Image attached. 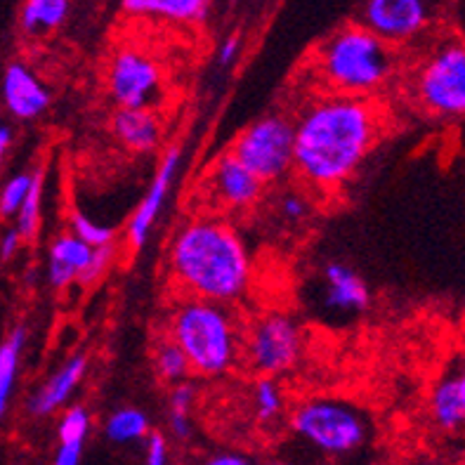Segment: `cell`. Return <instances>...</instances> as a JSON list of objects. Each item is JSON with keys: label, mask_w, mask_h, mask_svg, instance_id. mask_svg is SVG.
<instances>
[{"label": "cell", "mask_w": 465, "mask_h": 465, "mask_svg": "<svg viewBox=\"0 0 465 465\" xmlns=\"http://www.w3.org/2000/svg\"><path fill=\"white\" fill-rule=\"evenodd\" d=\"M153 369H156L161 381L173 385L183 383L184 378L189 376V371H192L187 357H184L183 350L177 348L171 338L165 342H161L159 348H156V352H153Z\"/></svg>", "instance_id": "d4e9b609"}, {"label": "cell", "mask_w": 465, "mask_h": 465, "mask_svg": "<svg viewBox=\"0 0 465 465\" xmlns=\"http://www.w3.org/2000/svg\"><path fill=\"white\" fill-rule=\"evenodd\" d=\"M324 305L333 312L357 314L371 305V289L364 279L345 262H326L324 272Z\"/></svg>", "instance_id": "5bb4252c"}, {"label": "cell", "mask_w": 465, "mask_h": 465, "mask_svg": "<svg viewBox=\"0 0 465 465\" xmlns=\"http://www.w3.org/2000/svg\"><path fill=\"white\" fill-rule=\"evenodd\" d=\"M243 354L255 373L274 378L298 364L302 354V333L289 314L267 312L248 329Z\"/></svg>", "instance_id": "ba28073f"}, {"label": "cell", "mask_w": 465, "mask_h": 465, "mask_svg": "<svg viewBox=\"0 0 465 465\" xmlns=\"http://www.w3.org/2000/svg\"><path fill=\"white\" fill-rule=\"evenodd\" d=\"M203 465H253V463L242 454H218V456H211Z\"/></svg>", "instance_id": "e575fe53"}, {"label": "cell", "mask_w": 465, "mask_h": 465, "mask_svg": "<svg viewBox=\"0 0 465 465\" xmlns=\"http://www.w3.org/2000/svg\"><path fill=\"white\" fill-rule=\"evenodd\" d=\"M106 88L118 106L153 109L163 93V71L152 54L124 47L109 62Z\"/></svg>", "instance_id": "9c48e42d"}, {"label": "cell", "mask_w": 465, "mask_h": 465, "mask_svg": "<svg viewBox=\"0 0 465 465\" xmlns=\"http://www.w3.org/2000/svg\"><path fill=\"white\" fill-rule=\"evenodd\" d=\"M85 369H88L85 354H74V357H69L53 376L47 378L41 388L35 390L34 397L29 400L31 413L34 416H50V413L64 407L66 401L71 400V395L76 392L78 385H81L83 376H85Z\"/></svg>", "instance_id": "9a60e30c"}, {"label": "cell", "mask_w": 465, "mask_h": 465, "mask_svg": "<svg viewBox=\"0 0 465 465\" xmlns=\"http://www.w3.org/2000/svg\"><path fill=\"white\" fill-rule=\"evenodd\" d=\"M255 413L260 420H274L283 409V397L277 381L272 376H260L253 388Z\"/></svg>", "instance_id": "4316f807"}, {"label": "cell", "mask_w": 465, "mask_h": 465, "mask_svg": "<svg viewBox=\"0 0 465 465\" xmlns=\"http://www.w3.org/2000/svg\"><path fill=\"white\" fill-rule=\"evenodd\" d=\"M413 97L425 112L465 118V45L456 38L437 43L413 74Z\"/></svg>", "instance_id": "5b68a950"}, {"label": "cell", "mask_w": 465, "mask_h": 465, "mask_svg": "<svg viewBox=\"0 0 465 465\" xmlns=\"http://www.w3.org/2000/svg\"><path fill=\"white\" fill-rule=\"evenodd\" d=\"M43 184H45V175H43V168H35L34 180H31V187L26 192V199L19 206L17 215V232L22 234L24 242H31L35 234H38V227H41V213H43Z\"/></svg>", "instance_id": "603a6c76"}, {"label": "cell", "mask_w": 465, "mask_h": 465, "mask_svg": "<svg viewBox=\"0 0 465 465\" xmlns=\"http://www.w3.org/2000/svg\"><path fill=\"white\" fill-rule=\"evenodd\" d=\"M90 432V413L83 407H69L59 420L57 435L59 444H71V447H85Z\"/></svg>", "instance_id": "83f0119b"}, {"label": "cell", "mask_w": 465, "mask_h": 465, "mask_svg": "<svg viewBox=\"0 0 465 465\" xmlns=\"http://www.w3.org/2000/svg\"><path fill=\"white\" fill-rule=\"evenodd\" d=\"M93 246L78 239L76 234H62L50 243L47 251V282L53 289H66L69 283L78 282L83 270L93 258Z\"/></svg>", "instance_id": "e0dca14e"}, {"label": "cell", "mask_w": 465, "mask_h": 465, "mask_svg": "<svg viewBox=\"0 0 465 465\" xmlns=\"http://www.w3.org/2000/svg\"><path fill=\"white\" fill-rule=\"evenodd\" d=\"M432 419L444 430H459L465 425V409L456 376H449L435 385L430 395Z\"/></svg>", "instance_id": "44dd1931"}, {"label": "cell", "mask_w": 465, "mask_h": 465, "mask_svg": "<svg viewBox=\"0 0 465 465\" xmlns=\"http://www.w3.org/2000/svg\"><path fill=\"white\" fill-rule=\"evenodd\" d=\"M133 17H152L175 24H196L208 17L213 0H121Z\"/></svg>", "instance_id": "ac0fdd59"}, {"label": "cell", "mask_w": 465, "mask_h": 465, "mask_svg": "<svg viewBox=\"0 0 465 465\" xmlns=\"http://www.w3.org/2000/svg\"><path fill=\"white\" fill-rule=\"evenodd\" d=\"M114 255H116V251H114V243L112 246L94 248L88 267H85L81 277H78V283H81V286H93V283L100 282V279L104 277V272L112 267Z\"/></svg>", "instance_id": "f546056e"}, {"label": "cell", "mask_w": 465, "mask_h": 465, "mask_svg": "<svg viewBox=\"0 0 465 465\" xmlns=\"http://www.w3.org/2000/svg\"><path fill=\"white\" fill-rule=\"evenodd\" d=\"M22 243H24V239H22V234L17 232V227H12V230L3 232V236H0V260L15 258V253H17Z\"/></svg>", "instance_id": "836d02e7"}, {"label": "cell", "mask_w": 465, "mask_h": 465, "mask_svg": "<svg viewBox=\"0 0 465 465\" xmlns=\"http://www.w3.org/2000/svg\"><path fill=\"white\" fill-rule=\"evenodd\" d=\"M295 435L331 456L350 454L366 442L369 425L352 404L338 400L302 401L291 416Z\"/></svg>", "instance_id": "8992f818"}, {"label": "cell", "mask_w": 465, "mask_h": 465, "mask_svg": "<svg viewBox=\"0 0 465 465\" xmlns=\"http://www.w3.org/2000/svg\"><path fill=\"white\" fill-rule=\"evenodd\" d=\"M71 234H76L78 239H83V242L93 248L112 246L114 239H116V230L114 227L97 223V220L88 218L81 211L71 213Z\"/></svg>", "instance_id": "484cf974"}, {"label": "cell", "mask_w": 465, "mask_h": 465, "mask_svg": "<svg viewBox=\"0 0 465 465\" xmlns=\"http://www.w3.org/2000/svg\"><path fill=\"white\" fill-rule=\"evenodd\" d=\"M147 465H168V442L161 432H149L147 435Z\"/></svg>", "instance_id": "1f68e13d"}, {"label": "cell", "mask_w": 465, "mask_h": 465, "mask_svg": "<svg viewBox=\"0 0 465 465\" xmlns=\"http://www.w3.org/2000/svg\"><path fill=\"white\" fill-rule=\"evenodd\" d=\"M262 187L253 173L248 171L234 153H224L215 161L208 175V194L224 211H248L262 196Z\"/></svg>", "instance_id": "7c38bea8"}, {"label": "cell", "mask_w": 465, "mask_h": 465, "mask_svg": "<svg viewBox=\"0 0 465 465\" xmlns=\"http://www.w3.org/2000/svg\"><path fill=\"white\" fill-rule=\"evenodd\" d=\"M279 215L286 223H302L310 215V196L302 192H283L279 199Z\"/></svg>", "instance_id": "4dcf8cb0"}, {"label": "cell", "mask_w": 465, "mask_h": 465, "mask_svg": "<svg viewBox=\"0 0 465 465\" xmlns=\"http://www.w3.org/2000/svg\"><path fill=\"white\" fill-rule=\"evenodd\" d=\"M383 130L371 97L329 93L310 102L293 124V171L314 192H333L352 180Z\"/></svg>", "instance_id": "6da1fadb"}, {"label": "cell", "mask_w": 465, "mask_h": 465, "mask_svg": "<svg viewBox=\"0 0 465 465\" xmlns=\"http://www.w3.org/2000/svg\"><path fill=\"white\" fill-rule=\"evenodd\" d=\"M31 180H34V171H24L12 175L3 189H0V218H15L19 211V206L26 199V192L31 187Z\"/></svg>", "instance_id": "f1b7e54d"}, {"label": "cell", "mask_w": 465, "mask_h": 465, "mask_svg": "<svg viewBox=\"0 0 465 465\" xmlns=\"http://www.w3.org/2000/svg\"><path fill=\"white\" fill-rule=\"evenodd\" d=\"M104 432L116 444H130L137 442V440H144L149 435L147 413L133 407L118 409L106 419Z\"/></svg>", "instance_id": "7402d4cb"}, {"label": "cell", "mask_w": 465, "mask_h": 465, "mask_svg": "<svg viewBox=\"0 0 465 465\" xmlns=\"http://www.w3.org/2000/svg\"><path fill=\"white\" fill-rule=\"evenodd\" d=\"M196 390L187 381L175 383L168 400V423H171L173 435L180 440H187L192 435V404H194Z\"/></svg>", "instance_id": "cb8c5ba5"}, {"label": "cell", "mask_w": 465, "mask_h": 465, "mask_svg": "<svg viewBox=\"0 0 465 465\" xmlns=\"http://www.w3.org/2000/svg\"><path fill=\"white\" fill-rule=\"evenodd\" d=\"M168 338L183 350L189 369L215 378L232 371L242 352L234 319L223 302L187 298L175 307Z\"/></svg>", "instance_id": "277c9868"}, {"label": "cell", "mask_w": 465, "mask_h": 465, "mask_svg": "<svg viewBox=\"0 0 465 465\" xmlns=\"http://www.w3.org/2000/svg\"><path fill=\"white\" fill-rule=\"evenodd\" d=\"M69 10L71 0H24L19 24L29 35L50 34L66 22Z\"/></svg>", "instance_id": "d6986e66"}, {"label": "cell", "mask_w": 465, "mask_h": 465, "mask_svg": "<svg viewBox=\"0 0 465 465\" xmlns=\"http://www.w3.org/2000/svg\"><path fill=\"white\" fill-rule=\"evenodd\" d=\"M272 465H291V463H272Z\"/></svg>", "instance_id": "74e56055"}, {"label": "cell", "mask_w": 465, "mask_h": 465, "mask_svg": "<svg viewBox=\"0 0 465 465\" xmlns=\"http://www.w3.org/2000/svg\"><path fill=\"white\" fill-rule=\"evenodd\" d=\"M24 345H26V329L24 326L12 329L5 341L0 342V419L5 416L12 390H15V383H17Z\"/></svg>", "instance_id": "ffe728a7"}, {"label": "cell", "mask_w": 465, "mask_h": 465, "mask_svg": "<svg viewBox=\"0 0 465 465\" xmlns=\"http://www.w3.org/2000/svg\"><path fill=\"white\" fill-rule=\"evenodd\" d=\"M171 274L189 298L230 305L246 295L253 277L242 234L227 220L199 215L177 230L168 251Z\"/></svg>", "instance_id": "7a4b0ae2"}, {"label": "cell", "mask_w": 465, "mask_h": 465, "mask_svg": "<svg viewBox=\"0 0 465 465\" xmlns=\"http://www.w3.org/2000/svg\"><path fill=\"white\" fill-rule=\"evenodd\" d=\"M239 50H242V38H239V35L224 38L218 47V64L220 66L234 64L236 57H239Z\"/></svg>", "instance_id": "d6a6232c"}, {"label": "cell", "mask_w": 465, "mask_h": 465, "mask_svg": "<svg viewBox=\"0 0 465 465\" xmlns=\"http://www.w3.org/2000/svg\"><path fill=\"white\" fill-rule=\"evenodd\" d=\"M10 144H12V130L7 128L5 124H0V165H3V159H5Z\"/></svg>", "instance_id": "d590c367"}, {"label": "cell", "mask_w": 465, "mask_h": 465, "mask_svg": "<svg viewBox=\"0 0 465 465\" xmlns=\"http://www.w3.org/2000/svg\"><path fill=\"white\" fill-rule=\"evenodd\" d=\"M112 130L125 149L135 153H152L161 144L163 128L153 109H130L118 106L112 118Z\"/></svg>", "instance_id": "2e32d148"}, {"label": "cell", "mask_w": 465, "mask_h": 465, "mask_svg": "<svg viewBox=\"0 0 465 465\" xmlns=\"http://www.w3.org/2000/svg\"><path fill=\"white\" fill-rule=\"evenodd\" d=\"M459 465H465V463H459Z\"/></svg>", "instance_id": "f35d334b"}, {"label": "cell", "mask_w": 465, "mask_h": 465, "mask_svg": "<svg viewBox=\"0 0 465 465\" xmlns=\"http://www.w3.org/2000/svg\"><path fill=\"white\" fill-rule=\"evenodd\" d=\"M314 62L329 93L350 97H371L392 81L397 71L395 47L361 24H350L331 34Z\"/></svg>", "instance_id": "3957f363"}, {"label": "cell", "mask_w": 465, "mask_h": 465, "mask_svg": "<svg viewBox=\"0 0 465 465\" xmlns=\"http://www.w3.org/2000/svg\"><path fill=\"white\" fill-rule=\"evenodd\" d=\"M230 153L262 184L277 183L293 171V121L282 114L260 116L236 135Z\"/></svg>", "instance_id": "52a82bcc"}, {"label": "cell", "mask_w": 465, "mask_h": 465, "mask_svg": "<svg viewBox=\"0 0 465 465\" xmlns=\"http://www.w3.org/2000/svg\"><path fill=\"white\" fill-rule=\"evenodd\" d=\"M180 163H183V149H165L163 159H161L159 168H156V175H153V180L149 183L147 194L140 201V206L133 213V218H130L128 223V230H125V239H128V246L133 248V251H140V248L149 242V234H152L153 224L159 220L165 201H168V194H171L173 183H175L177 173H180Z\"/></svg>", "instance_id": "8fae6325"}, {"label": "cell", "mask_w": 465, "mask_h": 465, "mask_svg": "<svg viewBox=\"0 0 465 465\" xmlns=\"http://www.w3.org/2000/svg\"><path fill=\"white\" fill-rule=\"evenodd\" d=\"M435 19L432 0H366L361 26L392 47L419 41Z\"/></svg>", "instance_id": "30bf717a"}, {"label": "cell", "mask_w": 465, "mask_h": 465, "mask_svg": "<svg viewBox=\"0 0 465 465\" xmlns=\"http://www.w3.org/2000/svg\"><path fill=\"white\" fill-rule=\"evenodd\" d=\"M3 104L10 116L19 121H34L47 112L50 93L34 71L22 62H12L3 74Z\"/></svg>", "instance_id": "4fadbf2b"}, {"label": "cell", "mask_w": 465, "mask_h": 465, "mask_svg": "<svg viewBox=\"0 0 465 465\" xmlns=\"http://www.w3.org/2000/svg\"><path fill=\"white\" fill-rule=\"evenodd\" d=\"M456 381H459V390H460V400H463V409H465V369L463 371L456 376Z\"/></svg>", "instance_id": "8d00e7d4"}]
</instances>
